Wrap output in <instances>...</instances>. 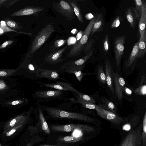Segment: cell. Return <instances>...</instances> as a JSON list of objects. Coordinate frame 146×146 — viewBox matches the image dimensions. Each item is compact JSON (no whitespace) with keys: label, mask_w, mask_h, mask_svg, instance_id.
I'll use <instances>...</instances> for the list:
<instances>
[{"label":"cell","mask_w":146,"mask_h":146,"mask_svg":"<svg viewBox=\"0 0 146 146\" xmlns=\"http://www.w3.org/2000/svg\"><path fill=\"white\" fill-rule=\"evenodd\" d=\"M40 106L42 111H45L52 118L72 119L96 124V119L81 113L66 111L56 108Z\"/></svg>","instance_id":"6da1fadb"},{"label":"cell","mask_w":146,"mask_h":146,"mask_svg":"<svg viewBox=\"0 0 146 146\" xmlns=\"http://www.w3.org/2000/svg\"><path fill=\"white\" fill-rule=\"evenodd\" d=\"M54 31V27L52 23L46 25L37 33L32 43L28 53V56L31 57L48 39Z\"/></svg>","instance_id":"7a4b0ae2"},{"label":"cell","mask_w":146,"mask_h":146,"mask_svg":"<svg viewBox=\"0 0 146 146\" xmlns=\"http://www.w3.org/2000/svg\"><path fill=\"white\" fill-rule=\"evenodd\" d=\"M97 17H94L89 22L86 27L81 38L72 47L67 54V57H78L81 55L84 47L87 42L91 34L93 25Z\"/></svg>","instance_id":"3957f363"},{"label":"cell","mask_w":146,"mask_h":146,"mask_svg":"<svg viewBox=\"0 0 146 146\" xmlns=\"http://www.w3.org/2000/svg\"><path fill=\"white\" fill-rule=\"evenodd\" d=\"M34 97L38 102H48L56 99L64 98L63 91L58 90H36L34 94Z\"/></svg>","instance_id":"277c9868"},{"label":"cell","mask_w":146,"mask_h":146,"mask_svg":"<svg viewBox=\"0 0 146 146\" xmlns=\"http://www.w3.org/2000/svg\"><path fill=\"white\" fill-rule=\"evenodd\" d=\"M50 128L52 131L55 132H70L76 130L89 132L94 129V127L87 125L70 124L65 125H52L50 126Z\"/></svg>","instance_id":"5b68a950"},{"label":"cell","mask_w":146,"mask_h":146,"mask_svg":"<svg viewBox=\"0 0 146 146\" xmlns=\"http://www.w3.org/2000/svg\"><path fill=\"white\" fill-rule=\"evenodd\" d=\"M53 7L57 11L65 17L69 21L74 19L75 14L72 6L64 0H60L59 2L53 3Z\"/></svg>","instance_id":"8992f818"},{"label":"cell","mask_w":146,"mask_h":146,"mask_svg":"<svg viewBox=\"0 0 146 146\" xmlns=\"http://www.w3.org/2000/svg\"><path fill=\"white\" fill-rule=\"evenodd\" d=\"M95 110L100 117L115 125H119L127 121L126 119L120 117L112 112L103 109L98 106Z\"/></svg>","instance_id":"52a82bcc"},{"label":"cell","mask_w":146,"mask_h":146,"mask_svg":"<svg viewBox=\"0 0 146 146\" xmlns=\"http://www.w3.org/2000/svg\"><path fill=\"white\" fill-rule=\"evenodd\" d=\"M52 83H44L40 81H37L41 87H45L62 91H70L77 93L79 91L76 89L74 86L67 82H61L55 81Z\"/></svg>","instance_id":"ba28073f"},{"label":"cell","mask_w":146,"mask_h":146,"mask_svg":"<svg viewBox=\"0 0 146 146\" xmlns=\"http://www.w3.org/2000/svg\"><path fill=\"white\" fill-rule=\"evenodd\" d=\"M125 36L123 35L116 37L114 42V52L115 64L117 67L120 66L124 50Z\"/></svg>","instance_id":"9c48e42d"},{"label":"cell","mask_w":146,"mask_h":146,"mask_svg":"<svg viewBox=\"0 0 146 146\" xmlns=\"http://www.w3.org/2000/svg\"><path fill=\"white\" fill-rule=\"evenodd\" d=\"M113 82L115 96L118 101L121 104L123 98V92L125 84V80L117 72H116L114 74Z\"/></svg>","instance_id":"30bf717a"},{"label":"cell","mask_w":146,"mask_h":146,"mask_svg":"<svg viewBox=\"0 0 146 146\" xmlns=\"http://www.w3.org/2000/svg\"><path fill=\"white\" fill-rule=\"evenodd\" d=\"M25 125H21L12 128L7 131H2L0 134V139L6 143L19 135Z\"/></svg>","instance_id":"8fae6325"},{"label":"cell","mask_w":146,"mask_h":146,"mask_svg":"<svg viewBox=\"0 0 146 146\" xmlns=\"http://www.w3.org/2000/svg\"><path fill=\"white\" fill-rule=\"evenodd\" d=\"M67 47L68 46H66L59 50L48 54L43 59L44 63L55 64L63 62L65 58H62V55Z\"/></svg>","instance_id":"7c38bea8"},{"label":"cell","mask_w":146,"mask_h":146,"mask_svg":"<svg viewBox=\"0 0 146 146\" xmlns=\"http://www.w3.org/2000/svg\"><path fill=\"white\" fill-rule=\"evenodd\" d=\"M40 106L39 103L38 102L35 109V113L38 121L37 126L45 133L49 134L50 133V130L44 118L43 111Z\"/></svg>","instance_id":"4fadbf2b"},{"label":"cell","mask_w":146,"mask_h":146,"mask_svg":"<svg viewBox=\"0 0 146 146\" xmlns=\"http://www.w3.org/2000/svg\"><path fill=\"white\" fill-rule=\"evenodd\" d=\"M29 123L28 117L21 116L13 118L3 123L2 129L3 131H7L14 127L21 125H25Z\"/></svg>","instance_id":"5bb4252c"},{"label":"cell","mask_w":146,"mask_h":146,"mask_svg":"<svg viewBox=\"0 0 146 146\" xmlns=\"http://www.w3.org/2000/svg\"><path fill=\"white\" fill-rule=\"evenodd\" d=\"M85 66L84 64L81 66H69L63 70V71L62 72H63L74 74L78 81L81 82L84 76L90 75L93 74L92 73H84L83 72Z\"/></svg>","instance_id":"9a60e30c"},{"label":"cell","mask_w":146,"mask_h":146,"mask_svg":"<svg viewBox=\"0 0 146 146\" xmlns=\"http://www.w3.org/2000/svg\"><path fill=\"white\" fill-rule=\"evenodd\" d=\"M105 70L106 83L110 90L113 94H114L113 81L114 72L110 62L107 59L105 61Z\"/></svg>","instance_id":"2e32d148"},{"label":"cell","mask_w":146,"mask_h":146,"mask_svg":"<svg viewBox=\"0 0 146 146\" xmlns=\"http://www.w3.org/2000/svg\"><path fill=\"white\" fill-rule=\"evenodd\" d=\"M138 44V42L134 44L132 51L125 62L126 68L128 69L131 68L132 70L133 69L137 59L139 58Z\"/></svg>","instance_id":"e0dca14e"},{"label":"cell","mask_w":146,"mask_h":146,"mask_svg":"<svg viewBox=\"0 0 146 146\" xmlns=\"http://www.w3.org/2000/svg\"><path fill=\"white\" fill-rule=\"evenodd\" d=\"M125 15L132 29H134L137 20L139 21L140 19L136 9L133 7L128 8L126 11Z\"/></svg>","instance_id":"ac0fdd59"},{"label":"cell","mask_w":146,"mask_h":146,"mask_svg":"<svg viewBox=\"0 0 146 146\" xmlns=\"http://www.w3.org/2000/svg\"><path fill=\"white\" fill-rule=\"evenodd\" d=\"M60 74L57 70L42 68L39 74L40 79L42 78H47L56 81V79H61L66 81L60 76Z\"/></svg>","instance_id":"d6986e66"},{"label":"cell","mask_w":146,"mask_h":146,"mask_svg":"<svg viewBox=\"0 0 146 146\" xmlns=\"http://www.w3.org/2000/svg\"><path fill=\"white\" fill-rule=\"evenodd\" d=\"M94 48H93L91 51L88 54H86L83 57L78 59L69 62L63 65L60 69V70H62L66 67L73 66H81L85 64V63L88 60L92 55Z\"/></svg>","instance_id":"ffe728a7"},{"label":"cell","mask_w":146,"mask_h":146,"mask_svg":"<svg viewBox=\"0 0 146 146\" xmlns=\"http://www.w3.org/2000/svg\"><path fill=\"white\" fill-rule=\"evenodd\" d=\"M146 4L143 6L141 15L139 20V29L140 35V38L146 37Z\"/></svg>","instance_id":"44dd1931"},{"label":"cell","mask_w":146,"mask_h":146,"mask_svg":"<svg viewBox=\"0 0 146 146\" xmlns=\"http://www.w3.org/2000/svg\"><path fill=\"white\" fill-rule=\"evenodd\" d=\"M44 9L43 8L41 7H29L15 13L12 16H14L35 14L43 11Z\"/></svg>","instance_id":"7402d4cb"},{"label":"cell","mask_w":146,"mask_h":146,"mask_svg":"<svg viewBox=\"0 0 146 146\" xmlns=\"http://www.w3.org/2000/svg\"><path fill=\"white\" fill-rule=\"evenodd\" d=\"M104 24V20L102 13L98 15L96 19L95 22L92 30L90 39H91L94 34L96 32L99 33L103 30Z\"/></svg>","instance_id":"603a6c76"},{"label":"cell","mask_w":146,"mask_h":146,"mask_svg":"<svg viewBox=\"0 0 146 146\" xmlns=\"http://www.w3.org/2000/svg\"><path fill=\"white\" fill-rule=\"evenodd\" d=\"M98 106L103 109L112 112L117 115L115 106L112 102L107 99H102V103Z\"/></svg>","instance_id":"cb8c5ba5"},{"label":"cell","mask_w":146,"mask_h":146,"mask_svg":"<svg viewBox=\"0 0 146 146\" xmlns=\"http://www.w3.org/2000/svg\"><path fill=\"white\" fill-rule=\"evenodd\" d=\"M72 93L76 97V99H74V100L73 101L76 103L80 104L83 107L85 108L96 110L98 106L97 105L84 100L80 98L75 93L72 92Z\"/></svg>","instance_id":"d4e9b609"},{"label":"cell","mask_w":146,"mask_h":146,"mask_svg":"<svg viewBox=\"0 0 146 146\" xmlns=\"http://www.w3.org/2000/svg\"><path fill=\"white\" fill-rule=\"evenodd\" d=\"M142 125L140 124L138 127L137 132L129 146H141L142 145Z\"/></svg>","instance_id":"484cf974"},{"label":"cell","mask_w":146,"mask_h":146,"mask_svg":"<svg viewBox=\"0 0 146 146\" xmlns=\"http://www.w3.org/2000/svg\"><path fill=\"white\" fill-rule=\"evenodd\" d=\"M70 4L72 7L74 13L77 16L78 21L82 23H84V18L82 15L79 4L76 0H68Z\"/></svg>","instance_id":"4316f807"},{"label":"cell","mask_w":146,"mask_h":146,"mask_svg":"<svg viewBox=\"0 0 146 146\" xmlns=\"http://www.w3.org/2000/svg\"><path fill=\"white\" fill-rule=\"evenodd\" d=\"M134 92L140 96L145 95L146 94V74L142 76L139 87Z\"/></svg>","instance_id":"83f0119b"},{"label":"cell","mask_w":146,"mask_h":146,"mask_svg":"<svg viewBox=\"0 0 146 146\" xmlns=\"http://www.w3.org/2000/svg\"><path fill=\"white\" fill-rule=\"evenodd\" d=\"M138 128L133 129L129 132L124 138L119 146H129Z\"/></svg>","instance_id":"f1b7e54d"},{"label":"cell","mask_w":146,"mask_h":146,"mask_svg":"<svg viewBox=\"0 0 146 146\" xmlns=\"http://www.w3.org/2000/svg\"><path fill=\"white\" fill-rule=\"evenodd\" d=\"M85 139H87L84 137L66 136L59 137L57 140L60 142L71 143L84 141Z\"/></svg>","instance_id":"f546056e"},{"label":"cell","mask_w":146,"mask_h":146,"mask_svg":"<svg viewBox=\"0 0 146 146\" xmlns=\"http://www.w3.org/2000/svg\"><path fill=\"white\" fill-rule=\"evenodd\" d=\"M138 42L139 58H142L146 52V37L140 38Z\"/></svg>","instance_id":"4dcf8cb0"},{"label":"cell","mask_w":146,"mask_h":146,"mask_svg":"<svg viewBox=\"0 0 146 146\" xmlns=\"http://www.w3.org/2000/svg\"><path fill=\"white\" fill-rule=\"evenodd\" d=\"M67 42L66 40L60 39L56 40L53 44L50 47V49L51 52L56 51L58 48L64 45Z\"/></svg>","instance_id":"1f68e13d"},{"label":"cell","mask_w":146,"mask_h":146,"mask_svg":"<svg viewBox=\"0 0 146 146\" xmlns=\"http://www.w3.org/2000/svg\"><path fill=\"white\" fill-rule=\"evenodd\" d=\"M142 146H146V112H145L142 124Z\"/></svg>","instance_id":"d6a6232c"},{"label":"cell","mask_w":146,"mask_h":146,"mask_svg":"<svg viewBox=\"0 0 146 146\" xmlns=\"http://www.w3.org/2000/svg\"><path fill=\"white\" fill-rule=\"evenodd\" d=\"M98 76L100 82L103 84L106 83V76L103 68L102 66L98 67L97 71Z\"/></svg>","instance_id":"836d02e7"},{"label":"cell","mask_w":146,"mask_h":146,"mask_svg":"<svg viewBox=\"0 0 146 146\" xmlns=\"http://www.w3.org/2000/svg\"><path fill=\"white\" fill-rule=\"evenodd\" d=\"M95 42V39H90L88 41L83 48V50L84 54H86L91 51Z\"/></svg>","instance_id":"e575fe53"},{"label":"cell","mask_w":146,"mask_h":146,"mask_svg":"<svg viewBox=\"0 0 146 146\" xmlns=\"http://www.w3.org/2000/svg\"><path fill=\"white\" fill-rule=\"evenodd\" d=\"M136 10L140 18L142 12V7L145 2L141 0H135L134 1Z\"/></svg>","instance_id":"d590c367"},{"label":"cell","mask_w":146,"mask_h":146,"mask_svg":"<svg viewBox=\"0 0 146 146\" xmlns=\"http://www.w3.org/2000/svg\"><path fill=\"white\" fill-rule=\"evenodd\" d=\"M76 94H77L81 99L95 104V101L94 99L92 96L84 94L80 92V91Z\"/></svg>","instance_id":"8d00e7d4"},{"label":"cell","mask_w":146,"mask_h":146,"mask_svg":"<svg viewBox=\"0 0 146 146\" xmlns=\"http://www.w3.org/2000/svg\"><path fill=\"white\" fill-rule=\"evenodd\" d=\"M103 46V50L105 55L109 51L110 47L109 38L107 35H106L105 36Z\"/></svg>","instance_id":"74e56055"},{"label":"cell","mask_w":146,"mask_h":146,"mask_svg":"<svg viewBox=\"0 0 146 146\" xmlns=\"http://www.w3.org/2000/svg\"><path fill=\"white\" fill-rule=\"evenodd\" d=\"M120 24V17L117 16L112 21L111 24V27L112 28H115L118 27Z\"/></svg>","instance_id":"f35d334b"},{"label":"cell","mask_w":146,"mask_h":146,"mask_svg":"<svg viewBox=\"0 0 146 146\" xmlns=\"http://www.w3.org/2000/svg\"><path fill=\"white\" fill-rule=\"evenodd\" d=\"M67 42L68 46L75 44L77 42L76 37L73 36L69 37L67 40Z\"/></svg>","instance_id":"ab89813d"},{"label":"cell","mask_w":146,"mask_h":146,"mask_svg":"<svg viewBox=\"0 0 146 146\" xmlns=\"http://www.w3.org/2000/svg\"><path fill=\"white\" fill-rule=\"evenodd\" d=\"M83 33V32L82 30H80L77 33L76 37L77 42L81 38L82 36Z\"/></svg>","instance_id":"60d3db41"},{"label":"cell","mask_w":146,"mask_h":146,"mask_svg":"<svg viewBox=\"0 0 146 146\" xmlns=\"http://www.w3.org/2000/svg\"><path fill=\"white\" fill-rule=\"evenodd\" d=\"M94 17V16L90 13H88L85 15V17L87 20H91Z\"/></svg>","instance_id":"b9f144b4"},{"label":"cell","mask_w":146,"mask_h":146,"mask_svg":"<svg viewBox=\"0 0 146 146\" xmlns=\"http://www.w3.org/2000/svg\"><path fill=\"white\" fill-rule=\"evenodd\" d=\"M124 90L127 95H130L132 94V91L131 90L127 87H124Z\"/></svg>","instance_id":"7bdbcfd3"},{"label":"cell","mask_w":146,"mask_h":146,"mask_svg":"<svg viewBox=\"0 0 146 146\" xmlns=\"http://www.w3.org/2000/svg\"><path fill=\"white\" fill-rule=\"evenodd\" d=\"M68 145L67 144H55V145H40L39 146H68Z\"/></svg>","instance_id":"ee69618b"},{"label":"cell","mask_w":146,"mask_h":146,"mask_svg":"<svg viewBox=\"0 0 146 146\" xmlns=\"http://www.w3.org/2000/svg\"><path fill=\"white\" fill-rule=\"evenodd\" d=\"M7 25L11 27H15L16 26L15 23L11 21H9L7 23Z\"/></svg>","instance_id":"f6af8a7d"},{"label":"cell","mask_w":146,"mask_h":146,"mask_svg":"<svg viewBox=\"0 0 146 146\" xmlns=\"http://www.w3.org/2000/svg\"><path fill=\"white\" fill-rule=\"evenodd\" d=\"M71 33L73 35L76 34L78 33V30L75 28L73 29L71 31Z\"/></svg>","instance_id":"bcb514c9"},{"label":"cell","mask_w":146,"mask_h":146,"mask_svg":"<svg viewBox=\"0 0 146 146\" xmlns=\"http://www.w3.org/2000/svg\"><path fill=\"white\" fill-rule=\"evenodd\" d=\"M9 44V42L8 41H5L2 44L1 46L3 48H5Z\"/></svg>","instance_id":"7dc6e473"},{"label":"cell","mask_w":146,"mask_h":146,"mask_svg":"<svg viewBox=\"0 0 146 146\" xmlns=\"http://www.w3.org/2000/svg\"><path fill=\"white\" fill-rule=\"evenodd\" d=\"M7 74V73L4 71H0V76H5Z\"/></svg>","instance_id":"c3c4849f"},{"label":"cell","mask_w":146,"mask_h":146,"mask_svg":"<svg viewBox=\"0 0 146 146\" xmlns=\"http://www.w3.org/2000/svg\"><path fill=\"white\" fill-rule=\"evenodd\" d=\"M5 87V85L4 83H0V90L3 89Z\"/></svg>","instance_id":"681fc988"},{"label":"cell","mask_w":146,"mask_h":146,"mask_svg":"<svg viewBox=\"0 0 146 146\" xmlns=\"http://www.w3.org/2000/svg\"><path fill=\"white\" fill-rule=\"evenodd\" d=\"M19 101L18 100L14 101L12 102L11 104L13 105L17 104L19 103Z\"/></svg>","instance_id":"f907efd6"},{"label":"cell","mask_w":146,"mask_h":146,"mask_svg":"<svg viewBox=\"0 0 146 146\" xmlns=\"http://www.w3.org/2000/svg\"><path fill=\"white\" fill-rule=\"evenodd\" d=\"M3 124V123H0V134L1 131V129L2 128Z\"/></svg>","instance_id":"816d5d0a"},{"label":"cell","mask_w":146,"mask_h":146,"mask_svg":"<svg viewBox=\"0 0 146 146\" xmlns=\"http://www.w3.org/2000/svg\"><path fill=\"white\" fill-rule=\"evenodd\" d=\"M1 24L2 26L5 25V22L4 21H2L1 22Z\"/></svg>","instance_id":"f5cc1de1"},{"label":"cell","mask_w":146,"mask_h":146,"mask_svg":"<svg viewBox=\"0 0 146 146\" xmlns=\"http://www.w3.org/2000/svg\"><path fill=\"white\" fill-rule=\"evenodd\" d=\"M3 32V30L1 29L0 28V33H2Z\"/></svg>","instance_id":"db71d44e"},{"label":"cell","mask_w":146,"mask_h":146,"mask_svg":"<svg viewBox=\"0 0 146 146\" xmlns=\"http://www.w3.org/2000/svg\"><path fill=\"white\" fill-rule=\"evenodd\" d=\"M0 146H1V143H0Z\"/></svg>","instance_id":"11a10c76"}]
</instances>
